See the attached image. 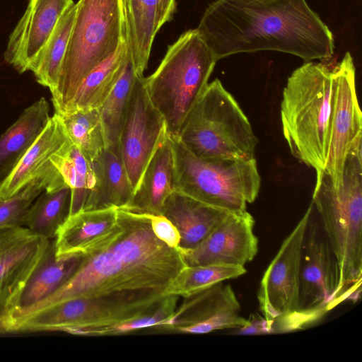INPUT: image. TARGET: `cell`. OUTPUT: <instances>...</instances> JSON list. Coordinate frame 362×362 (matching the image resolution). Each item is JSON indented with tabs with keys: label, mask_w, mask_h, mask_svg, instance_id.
I'll return each mask as SVG.
<instances>
[{
	"label": "cell",
	"mask_w": 362,
	"mask_h": 362,
	"mask_svg": "<svg viewBox=\"0 0 362 362\" xmlns=\"http://www.w3.org/2000/svg\"><path fill=\"white\" fill-rule=\"evenodd\" d=\"M117 216L122 230L115 238L83 255L62 286L23 313L14 323L71 298L164 293L187 265L182 250L168 247L154 235L150 214L117 209Z\"/></svg>",
	"instance_id": "cell-1"
},
{
	"label": "cell",
	"mask_w": 362,
	"mask_h": 362,
	"mask_svg": "<svg viewBox=\"0 0 362 362\" xmlns=\"http://www.w3.org/2000/svg\"><path fill=\"white\" fill-rule=\"evenodd\" d=\"M216 60L279 51L305 62L334 54L333 34L305 0H216L197 28Z\"/></svg>",
	"instance_id": "cell-2"
},
{
	"label": "cell",
	"mask_w": 362,
	"mask_h": 362,
	"mask_svg": "<svg viewBox=\"0 0 362 362\" xmlns=\"http://www.w3.org/2000/svg\"><path fill=\"white\" fill-rule=\"evenodd\" d=\"M337 261L341 300L359 294L362 276V144L349 155L342 185L336 189L324 173L312 198Z\"/></svg>",
	"instance_id": "cell-3"
},
{
	"label": "cell",
	"mask_w": 362,
	"mask_h": 362,
	"mask_svg": "<svg viewBox=\"0 0 362 362\" xmlns=\"http://www.w3.org/2000/svg\"><path fill=\"white\" fill-rule=\"evenodd\" d=\"M332 69L322 62H305L288 78L281 103L283 134L293 157L325 172L330 144Z\"/></svg>",
	"instance_id": "cell-4"
},
{
	"label": "cell",
	"mask_w": 362,
	"mask_h": 362,
	"mask_svg": "<svg viewBox=\"0 0 362 362\" xmlns=\"http://www.w3.org/2000/svg\"><path fill=\"white\" fill-rule=\"evenodd\" d=\"M57 85L51 92L62 114L84 78L127 38L123 0H79Z\"/></svg>",
	"instance_id": "cell-5"
},
{
	"label": "cell",
	"mask_w": 362,
	"mask_h": 362,
	"mask_svg": "<svg viewBox=\"0 0 362 362\" xmlns=\"http://www.w3.org/2000/svg\"><path fill=\"white\" fill-rule=\"evenodd\" d=\"M176 137L192 153L203 159L255 158L257 139L250 122L218 78L208 84Z\"/></svg>",
	"instance_id": "cell-6"
},
{
	"label": "cell",
	"mask_w": 362,
	"mask_h": 362,
	"mask_svg": "<svg viewBox=\"0 0 362 362\" xmlns=\"http://www.w3.org/2000/svg\"><path fill=\"white\" fill-rule=\"evenodd\" d=\"M217 60L197 29L182 33L156 70L144 77L148 95L165 119L170 136H177L187 114L209 84Z\"/></svg>",
	"instance_id": "cell-7"
},
{
	"label": "cell",
	"mask_w": 362,
	"mask_h": 362,
	"mask_svg": "<svg viewBox=\"0 0 362 362\" xmlns=\"http://www.w3.org/2000/svg\"><path fill=\"white\" fill-rule=\"evenodd\" d=\"M170 139L174 157L173 191L231 213L246 211L247 204L255 202L261 186L255 158L203 159L192 153L176 136Z\"/></svg>",
	"instance_id": "cell-8"
},
{
	"label": "cell",
	"mask_w": 362,
	"mask_h": 362,
	"mask_svg": "<svg viewBox=\"0 0 362 362\" xmlns=\"http://www.w3.org/2000/svg\"><path fill=\"white\" fill-rule=\"evenodd\" d=\"M165 293L103 298L69 299L35 313L18 321L17 332L62 331L112 325L156 310Z\"/></svg>",
	"instance_id": "cell-9"
},
{
	"label": "cell",
	"mask_w": 362,
	"mask_h": 362,
	"mask_svg": "<svg viewBox=\"0 0 362 362\" xmlns=\"http://www.w3.org/2000/svg\"><path fill=\"white\" fill-rule=\"evenodd\" d=\"M313 210L311 202L261 279L257 299L269 333L291 331L298 311L303 252Z\"/></svg>",
	"instance_id": "cell-10"
},
{
	"label": "cell",
	"mask_w": 362,
	"mask_h": 362,
	"mask_svg": "<svg viewBox=\"0 0 362 362\" xmlns=\"http://www.w3.org/2000/svg\"><path fill=\"white\" fill-rule=\"evenodd\" d=\"M330 144L325 173L333 187L342 185L346 160L362 144V115L356 89V69L348 52L332 68Z\"/></svg>",
	"instance_id": "cell-11"
},
{
	"label": "cell",
	"mask_w": 362,
	"mask_h": 362,
	"mask_svg": "<svg viewBox=\"0 0 362 362\" xmlns=\"http://www.w3.org/2000/svg\"><path fill=\"white\" fill-rule=\"evenodd\" d=\"M339 283L334 255L310 218L303 252L299 308L291 330L315 322L339 303Z\"/></svg>",
	"instance_id": "cell-12"
},
{
	"label": "cell",
	"mask_w": 362,
	"mask_h": 362,
	"mask_svg": "<svg viewBox=\"0 0 362 362\" xmlns=\"http://www.w3.org/2000/svg\"><path fill=\"white\" fill-rule=\"evenodd\" d=\"M168 136L165 119L148 95L144 76L136 75L119 139L133 193L151 158Z\"/></svg>",
	"instance_id": "cell-13"
},
{
	"label": "cell",
	"mask_w": 362,
	"mask_h": 362,
	"mask_svg": "<svg viewBox=\"0 0 362 362\" xmlns=\"http://www.w3.org/2000/svg\"><path fill=\"white\" fill-rule=\"evenodd\" d=\"M49 241L25 226L0 228V334L11 333L21 294Z\"/></svg>",
	"instance_id": "cell-14"
},
{
	"label": "cell",
	"mask_w": 362,
	"mask_h": 362,
	"mask_svg": "<svg viewBox=\"0 0 362 362\" xmlns=\"http://www.w3.org/2000/svg\"><path fill=\"white\" fill-rule=\"evenodd\" d=\"M185 298L167 323L159 328L206 334L250 325V320L240 315L239 301L229 284L221 282Z\"/></svg>",
	"instance_id": "cell-15"
},
{
	"label": "cell",
	"mask_w": 362,
	"mask_h": 362,
	"mask_svg": "<svg viewBox=\"0 0 362 362\" xmlns=\"http://www.w3.org/2000/svg\"><path fill=\"white\" fill-rule=\"evenodd\" d=\"M255 223L247 210L229 214L198 246L182 252L186 264L245 267L258 252Z\"/></svg>",
	"instance_id": "cell-16"
},
{
	"label": "cell",
	"mask_w": 362,
	"mask_h": 362,
	"mask_svg": "<svg viewBox=\"0 0 362 362\" xmlns=\"http://www.w3.org/2000/svg\"><path fill=\"white\" fill-rule=\"evenodd\" d=\"M69 141L59 115L54 112L13 170L0 183V199L13 196L36 178L43 180L47 192L64 186L66 183L52 158Z\"/></svg>",
	"instance_id": "cell-17"
},
{
	"label": "cell",
	"mask_w": 362,
	"mask_h": 362,
	"mask_svg": "<svg viewBox=\"0 0 362 362\" xmlns=\"http://www.w3.org/2000/svg\"><path fill=\"white\" fill-rule=\"evenodd\" d=\"M73 3V0H29L8 37L5 61L19 73L29 71L60 17Z\"/></svg>",
	"instance_id": "cell-18"
},
{
	"label": "cell",
	"mask_w": 362,
	"mask_h": 362,
	"mask_svg": "<svg viewBox=\"0 0 362 362\" xmlns=\"http://www.w3.org/2000/svg\"><path fill=\"white\" fill-rule=\"evenodd\" d=\"M122 225L117 208L81 210L69 216L54 238L57 257L86 255L110 243Z\"/></svg>",
	"instance_id": "cell-19"
},
{
	"label": "cell",
	"mask_w": 362,
	"mask_h": 362,
	"mask_svg": "<svg viewBox=\"0 0 362 362\" xmlns=\"http://www.w3.org/2000/svg\"><path fill=\"white\" fill-rule=\"evenodd\" d=\"M230 213L173 191L166 199L161 214L178 230L180 249L183 252L198 246Z\"/></svg>",
	"instance_id": "cell-20"
},
{
	"label": "cell",
	"mask_w": 362,
	"mask_h": 362,
	"mask_svg": "<svg viewBox=\"0 0 362 362\" xmlns=\"http://www.w3.org/2000/svg\"><path fill=\"white\" fill-rule=\"evenodd\" d=\"M173 177L174 157L168 135L148 162L130 202L122 209L161 214L166 199L173 192Z\"/></svg>",
	"instance_id": "cell-21"
},
{
	"label": "cell",
	"mask_w": 362,
	"mask_h": 362,
	"mask_svg": "<svg viewBox=\"0 0 362 362\" xmlns=\"http://www.w3.org/2000/svg\"><path fill=\"white\" fill-rule=\"evenodd\" d=\"M95 182L83 210L124 208L133 195L119 144L107 147L92 163Z\"/></svg>",
	"instance_id": "cell-22"
},
{
	"label": "cell",
	"mask_w": 362,
	"mask_h": 362,
	"mask_svg": "<svg viewBox=\"0 0 362 362\" xmlns=\"http://www.w3.org/2000/svg\"><path fill=\"white\" fill-rule=\"evenodd\" d=\"M82 257L80 255L57 257L54 238L50 239L21 294L13 323L23 313L62 286L78 268Z\"/></svg>",
	"instance_id": "cell-23"
},
{
	"label": "cell",
	"mask_w": 362,
	"mask_h": 362,
	"mask_svg": "<svg viewBox=\"0 0 362 362\" xmlns=\"http://www.w3.org/2000/svg\"><path fill=\"white\" fill-rule=\"evenodd\" d=\"M50 117L49 103L41 98L25 109L0 136V183L37 139Z\"/></svg>",
	"instance_id": "cell-24"
},
{
	"label": "cell",
	"mask_w": 362,
	"mask_h": 362,
	"mask_svg": "<svg viewBox=\"0 0 362 362\" xmlns=\"http://www.w3.org/2000/svg\"><path fill=\"white\" fill-rule=\"evenodd\" d=\"M161 0H123L127 46L136 75L144 76L158 31Z\"/></svg>",
	"instance_id": "cell-25"
},
{
	"label": "cell",
	"mask_w": 362,
	"mask_h": 362,
	"mask_svg": "<svg viewBox=\"0 0 362 362\" xmlns=\"http://www.w3.org/2000/svg\"><path fill=\"white\" fill-rule=\"evenodd\" d=\"M129 55L127 38L108 58L94 68L83 80L62 114L98 108L119 78Z\"/></svg>",
	"instance_id": "cell-26"
},
{
	"label": "cell",
	"mask_w": 362,
	"mask_h": 362,
	"mask_svg": "<svg viewBox=\"0 0 362 362\" xmlns=\"http://www.w3.org/2000/svg\"><path fill=\"white\" fill-rule=\"evenodd\" d=\"M76 12L73 3L63 13L49 38L30 66L40 84L52 92L58 83L62 64L68 46Z\"/></svg>",
	"instance_id": "cell-27"
},
{
	"label": "cell",
	"mask_w": 362,
	"mask_h": 362,
	"mask_svg": "<svg viewBox=\"0 0 362 362\" xmlns=\"http://www.w3.org/2000/svg\"><path fill=\"white\" fill-rule=\"evenodd\" d=\"M44 191L29 208L24 226L33 233L50 240L56 238L70 216L71 191L67 185L54 191Z\"/></svg>",
	"instance_id": "cell-28"
},
{
	"label": "cell",
	"mask_w": 362,
	"mask_h": 362,
	"mask_svg": "<svg viewBox=\"0 0 362 362\" xmlns=\"http://www.w3.org/2000/svg\"><path fill=\"white\" fill-rule=\"evenodd\" d=\"M71 191L70 216L83 210L95 182L93 164L71 141L52 158Z\"/></svg>",
	"instance_id": "cell-29"
},
{
	"label": "cell",
	"mask_w": 362,
	"mask_h": 362,
	"mask_svg": "<svg viewBox=\"0 0 362 362\" xmlns=\"http://www.w3.org/2000/svg\"><path fill=\"white\" fill-rule=\"evenodd\" d=\"M58 115L71 142L93 163L107 148L98 108L83 109Z\"/></svg>",
	"instance_id": "cell-30"
},
{
	"label": "cell",
	"mask_w": 362,
	"mask_h": 362,
	"mask_svg": "<svg viewBox=\"0 0 362 362\" xmlns=\"http://www.w3.org/2000/svg\"><path fill=\"white\" fill-rule=\"evenodd\" d=\"M247 272L245 267L226 264L185 266L165 288V295L187 298L216 284L238 278Z\"/></svg>",
	"instance_id": "cell-31"
},
{
	"label": "cell",
	"mask_w": 362,
	"mask_h": 362,
	"mask_svg": "<svg viewBox=\"0 0 362 362\" xmlns=\"http://www.w3.org/2000/svg\"><path fill=\"white\" fill-rule=\"evenodd\" d=\"M136 76L129 52L119 78L110 93L98 108L107 147L119 144V135Z\"/></svg>",
	"instance_id": "cell-32"
},
{
	"label": "cell",
	"mask_w": 362,
	"mask_h": 362,
	"mask_svg": "<svg viewBox=\"0 0 362 362\" xmlns=\"http://www.w3.org/2000/svg\"><path fill=\"white\" fill-rule=\"evenodd\" d=\"M179 296L166 295L153 311L117 324L92 328H70L64 332L83 336H112L165 325L177 309Z\"/></svg>",
	"instance_id": "cell-33"
},
{
	"label": "cell",
	"mask_w": 362,
	"mask_h": 362,
	"mask_svg": "<svg viewBox=\"0 0 362 362\" xmlns=\"http://www.w3.org/2000/svg\"><path fill=\"white\" fill-rule=\"evenodd\" d=\"M45 190L42 179L36 178L6 199H0V228L24 226L29 208Z\"/></svg>",
	"instance_id": "cell-34"
},
{
	"label": "cell",
	"mask_w": 362,
	"mask_h": 362,
	"mask_svg": "<svg viewBox=\"0 0 362 362\" xmlns=\"http://www.w3.org/2000/svg\"><path fill=\"white\" fill-rule=\"evenodd\" d=\"M151 226L154 235L168 247L180 250V235L175 226L162 214H150Z\"/></svg>",
	"instance_id": "cell-35"
},
{
	"label": "cell",
	"mask_w": 362,
	"mask_h": 362,
	"mask_svg": "<svg viewBox=\"0 0 362 362\" xmlns=\"http://www.w3.org/2000/svg\"><path fill=\"white\" fill-rule=\"evenodd\" d=\"M175 11L176 0H161L158 15V30L165 23L172 20Z\"/></svg>",
	"instance_id": "cell-36"
}]
</instances>
